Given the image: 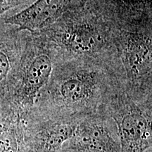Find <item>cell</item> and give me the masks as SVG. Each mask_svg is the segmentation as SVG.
<instances>
[{
    "label": "cell",
    "mask_w": 152,
    "mask_h": 152,
    "mask_svg": "<svg viewBox=\"0 0 152 152\" xmlns=\"http://www.w3.org/2000/svg\"><path fill=\"white\" fill-rule=\"evenodd\" d=\"M110 98L102 96L98 72L80 68L61 76L48 96L39 98L34 109L48 115L80 120L102 111Z\"/></svg>",
    "instance_id": "1"
},
{
    "label": "cell",
    "mask_w": 152,
    "mask_h": 152,
    "mask_svg": "<svg viewBox=\"0 0 152 152\" xmlns=\"http://www.w3.org/2000/svg\"><path fill=\"white\" fill-rule=\"evenodd\" d=\"M151 103L140 102L128 95L111 96L102 112L116 125L120 152H147L151 149Z\"/></svg>",
    "instance_id": "2"
},
{
    "label": "cell",
    "mask_w": 152,
    "mask_h": 152,
    "mask_svg": "<svg viewBox=\"0 0 152 152\" xmlns=\"http://www.w3.org/2000/svg\"><path fill=\"white\" fill-rule=\"evenodd\" d=\"M52 71V59L46 54H38L25 60L16 68L4 107L23 118L35 107Z\"/></svg>",
    "instance_id": "3"
},
{
    "label": "cell",
    "mask_w": 152,
    "mask_h": 152,
    "mask_svg": "<svg viewBox=\"0 0 152 152\" xmlns=\"http://www.w3.org/2000/svg\"><path fill=\"white\" fill-rule=\"evenodd\" d=\"M80 120L31 110L20 119L25 152H60Z\"/></svg>",
    "instance_id": "4"
},
{
    "label": "cell",
    "mask_w": 152,
    "mask_h": 152,
    "mask_svg": "<svg viewBox=\"0 0 152 152\" xmlns=\"http://www.w3.org/2000/svg\"><path fill=\"white\" fill-rule=\"evenodd\" d=\"M115 123L101 112L82 118L60 152H120Z\"/></svg>",
    "instance_id": "5"
},
{
    "label": "cell",
    "mask_w": 152,
    "mask_h": 152,
    "mask_svg": "<svg viewBox=\"0 0 152 152\" xmlns=\"http://www.w3.org/2000/svg\"><path fill=\"white\" fill-rule=\"evenodd\" d=\"M123 62L129 80L136 86L151 75V43L149 38L131 35L123 52Z\"/></svg>",
    "instance_id": "6"
},
{
    "label": "cell",
    "mask_w": 152,
    "mask_h": 152,
    "mask_svg": "<svg viewBox=\"0 0 152 152\" xmlns=\"http://www.w3.org/2000/svg\"><path fill=\"white\" fill-rule=\"evenodd\" d=\"M65 0H37L33 4L5 20L19 30L36 32L54 19Z\"/></svg>",
    "instance_id": "7"
},
{
    "label": "cell",
    "mask_w": 152,
    "mask_h": 152,
    "mask_svg": "<svg viewBox=\"0 0 152 152\" xmlns=\"http://www.w3.org/2000/svg\"><path fill=\"white\" fill-rule=\"evenodd\" d=\"M0 152H25L21 121L7 108L0 109Z\"/></svg>",
    "instance_id": "8"
},
{
    "label": "cell",
    "mask_w": 152,
    "mask_h": 152,
    "mask_svg": "<svg viewBox=\"0 0 152 152\" xmlns=\"http://www.w3.org/2000/svg\"><path fill=\"white\" fill-rule=\"evenodd\" d=\"M92 30L88 28H78L70 31L66 38V44L71 50L78 53L92 52L96 47V37Z\"/></svg>",
    "instance_id": "9"
},
{
    "label": "cell",
    "mask_w": 152,
    "mask_h": 152,
    "mask_svg": "<svg viewBox=\"0 0 152 152\" xmlns=\"http://www.w3.org/2000/svg\"><path fill=\"white\" fill-rule=\"evenodd\" d=\"M23 0H0V14L23 2Z\"/></svg>",
    "instance_id": "10"
}]
</instances>
